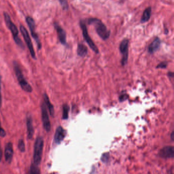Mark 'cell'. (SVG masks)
Wrapping results in <instances>:
<instances>
[{
	"label": "cell",
	"mask_w": 174,
	"mask_h": 174,
	"mask_svg": "<svg viewBox=\"0 0 174 174\" xmlns=\"http://www.w3.org/2000/svg\"><path fill=\"white\" fill-rule=\"evenodd\" d=\"M129 40L127 38L123 39L120 44V51L122 55L121 59V64L123 66H125L127 63L129 55Z\"/></svg>",
	"instance_id": "cell-7"
},
{
	"label": "cell",
	"mask_w": 174,
	"mask_h": 174,
	"mask_svg": "<svg viewBox=\"0 0 174 174\" xmlns=\"http://www.w3.org/2000/svg\"><path fill=\"white\" fill-rule=\"evenodd\" d=\"M60 4L64 10H68V3L66 1H59Z\"/></svg>",
	"instance_id": "cell-24"
},
{
	"label": "cell",
	"mask_w": 174,
	"mask_h": 174,
	"mask_svg": "<svg viewBox=\"0 0 174 174\" xmlns=\"http://www.w3.org/2000/svg\"><path fill=\"white\" fill-rule=\"evenodd\" d=\"M27 128L28 138L31 140L34 134V129L33 126L32 118L31 116H28L27 118Z\"/></svg>",
	"instance_id": "cell-15"
},
{
	"label": "cell",
	"mask_w": 174,
	"mask_h": 174,
	"mask_svg": "<svg viewBox=\"0 0 174 174\" xmlns=\"http://www.w3.org/2000/svg\"><path fill=\"white\" fill-rule=\"evenodd\" d=\"M77 53L79 56L81 57H86L88 53L87 46L83 44H79L77 46Z\"/></svg>",
	"instance_id": "cell-16"
},
{
	"label": "cell",
	"mask_w": 174,
	"mask_h": 174,
	"mask_svg": "<svg viewBox=\"0 0 174 174\" xmlns=\"http://www.w3.org/2000/svg\"><path fill=\"white\" fill-rule=\"evenodd\" d=\"M171 138L172 139V140H174V132L173 131L171 133Z\"/></svg>",
	"instance_id": "cell-30"
},
{
	"label": "cell",
	"mask_w": 174,
	"mask_h": 174,
	"mask_svg": "<svg viewBox=\"0 0 174 174\" xmlns=\"http://www.w3.org/2000/svg\"><path fill=\"white\" fill-rule=\"evenodd\" d=\"M20 31L22 33V36H23L24 40L26 42V44L28 48L29 49V52L30 53L31 56L34 59H36L35 52L34 51V48H33V46L31 38L29 36V33L27 30V29L22 25H20Z\"/></svg>",
	"instance_id": "cell-6"
},
{
	"label": "cell",
	"mask_w": 174,
	"mask_h": 174,
	"mask_svg": "<svg viewBox=\"0 0 174 174\" xmlns=\"http://www.w3.org/2000/svg\"><path fill=\"white\" fill-rule=\"evenodd\" d=\"M174 147L167 146L162 148L159 152V156L164 159L172 158L174 157Z\"/></svg>",
	"instance_id": "cell-10"
},
{
	"label": "cell",
	"mask_w": 174,
	"mask_h": 174,
	"mask_svg": "<svg viewBox=\"0 0 174 174\" xmlns=\"http://www.w3.org/2000/svg\"><path fill=\"white\" fill-rule=\"evenodd\" d=\"M14 155V149L13 145L11 142H8L6 145L4 151V156L6 162L10 163L12 160Z\"/></svg>",
	"instance_id": "cell-13"
},
{
	"label": "cell",
	"mask_w": 174,
	"mask_h": 174,
	"mask_svg": "<svg viewBox=\"0 0 174 174\" xmlns=\"http://www.w3.org/2000/svg\"><path fill=\"white\" fill-rule=\"evenodd\" d=\"M110 159V154L109 153H105L102 154L101 157L102 162L104 164H107L109 162Z\"/></svg>",
	"instance_id": "cell-21"
},
{
	"label": "cell",
	"mask_w": 174,
	"mask_h": 174,
	"mask_svg": "<svg viewBox=\"0 0 174 174\" xmlns=\"http://www.w3.org/2000/svg\"><path fill=\"white\" fill-rule=\"evenodd\" d=\"M43 97H44V104H45L46 107L49 110L51 116H53V115L54 114V107H53V105L50 102L49 98L48 96H47V94L46 93H44V94Z\"/></svg>",
	"instance_id": "cell-17"
},
{
	"label": "cell",
	"mask_w": 174,
	"mask_h": 174,
	"mask_svg": "<svg viewBox=\"0 0 174 174\" xmlns=\"http://www.w3.org/2000/svg\"><path fill=\"white\" fill-rule=\"evenodd\" d=\"M66 135V131L62 126L57 127L55 133L54 140L56 144H59L64 140Z\"/></svg>",
	"instance_id": "cell-12"
},
{
	"label": "cell",
	"mask_w": 174,
	"mask_h": 174,
	"mask_svg": "<svg viewBox=\"0 0 174 174\" xmlns=\"http://www.w3.org/2000/svg\"><path fill=\"white\" fill-rule=\"evenodd\" d=\"M2 150H1V145H0V161H1V158H2Z\"/></svg>",
	"instance_id": "cell-29"
},
{
	"label": "cell",
	"mask_w": 174,
	"mask_h": 174,
	"mask_svg": "<svg viewBox=\"0 0 174 174\" xmlns=\"http://www.w3.org/2000/svg\"><path fill=\"white\" fill-rule=\"evenodd\" d=\"M87 22L89 25H94L96 32L101 39L106 40L109 38L110 31L101 20L97 18L91 17L87 19Z\"/></svg>",
	"instance_id": "cell-1"
},
{
	"label": "cell",
	"mask_w": 174,
	"mask_h": 174,
	"mask_svg": "<svg viewBox=\"0 0 174 174\" xmlns=\"http://www.w3.org/2000/svg\"><path fill=\"white\" fill-rule=\"evenodd\" d=\"M2 103V94H1V78L0 77V108L1 107Z\"/></svg>",
	"instance_id": "cell-27"
},
{
	"label": "cell",
	"mask_w": 174,
	"mask_h": 174,
	"mask_svg": "<svg viewBox=\"0 0 174 174\" xmlns=\"http://www.w3.org/2000/svg\"><path fill=\"white\" fill-rule=\"evenodd\" d=\"M0 136L4 137L6 136L5 131L4 130L3 128H2L1 125V122H0Z\"/></svg>",
	"instance_id": "cell-26"
},
{
	"label": "cell",
	"mask_w": 174,
	"mask_h": 174,
	"mask_svg": "<svg viewBox=\"0 0 174 174\" xmlns=\"http://www.w3.org/2000/svg\"><path fill=\"white\" fill-rule=\"evenodd\" d=\"M167 62H161L160 63H159V64L157 65V67H156V68H166L167 67Z\"/></svg>",
	"instance_id": "cell-25"
},
{
	"label": "cell",
	"mask_w": 174,
	"mask_h": 174,
	"mask_svg": "<svg viewBox=\"0 0 174 174\" xmlns=\"http://www.w3.org/2000/svg\"><path fill=\"white\" fill-rule=\"evenodd\" d=\"M26 22L27 23L28 25L29 26V29L31 32V35L32 36L33 38L36 41V44H38V48L40 50L41 48V44L39 38L38 36V34L36 33L35 31V23L34 22V20L32 17L31 16H27L26 18Z\"/></svg>",
	"instance_id": "cell-8"
},
{
	"label": "cell",
	"mask_w": 174,
	"mask_h": 174,
	"mask_svg": "<svg viewBox=\"0 0 174 174\" xmlns=\"http://www.w3.org/2000/svg\"><path fill=\"white\" fill-rule=\"evenodd\" d=\"M62 119L67 120L68 118V112L70 110V107L67 104H64L62 107Z\"/></svg>",
	"instance_id": "cell-20"
},
{
	"label": "cell",
	"mask_w": 174,
	"mask_h": 174,
	"mask_svg": "<svg viewBox=\"0 0 174 174\" xmlns=\"http://www.w3.org/2000/svg\"><path fill=\"white\" fill-rule=\"evenodd\" d=\"M4 17L5 19V22L7 25V27L10 30L11 32L12 33L14 38V40L21 49L24 50L25 49V46L22 41L21 40L20 38H19V31L17 30V27L16 25L12 22L10 16L7 12H4Z\"/></svg>",
	"instance_id": "cell-2"
},
{
	"label": "cell",
	"mask_w": 174,
	"mask_h": 174,
	"mask_svg": "<svg viewBox=\"0 0 174 174\" xmlns=\"http://www.w3.org/2000/svg\"><path fill=\"white\" fill-rule=\"evenodd\" d=\"M54 27L56 30L58 38L60 43L63 45L67 44V34L65 30L57 22L54 23Z\"/></svg>",
	"instance_id": "cell-11"
},
{
	"label": "cell",
	"mask_w": 174,
	"mask_h": 174,
	"mask_svg": "<svg viewBox=\"0 0 174 174\" xmlns=\"http://www.w3.org/2000/svg\"><path fill=\"white\" fill-rule=\"evenodd\" d=\"M44 140L41 137H37L35 142L33 151L34 164L38 166L41 162L44 148Z\"/></svg>",
	"instance_id": "cell-4"
},
{
	"label": "cell",
	"mask_w": 174,
	"mask_h": 174,
	"mask_svg": "<svg viewBox=\"0 0 174 174\" xmlns=\"http://www.w3.org/2000/svg\"><path fill=\"white\" fill-rule=\"evenodd\" d=\"M13 65L16 77L19 82V84L21 86V88L26 92H32L33 91L32 87H31L30 84L27 82V81L26 80V79L25 78L19 64L16 62H14L13 63Z\"/></svg>",
	"instance_id": "cell-3"
},
{
	"label": "cell",
	"mask_w": 174,
	"mask_h": 174,
	"mask_svg": "<svg viewBox=\"0 0 174 174\" xmlns=\"http://www.w3.org/2000/svg\"><path fill=\"white\" fill-rule=\"evenodd\" d=\"M168 76L169 77H171V78L174 77V73L172 72H169L168 73Z\"/></svg>",
	"instance_id": "cell-28"
},
{
	"label": "cell",
	"mask_w": 174,
	"mask_h": 174,
	"mask_svg": "<svg viewBox=\"0 0 174 174\" xmlns=\"http://www.w3.org/2000/svg\"><path fill=\"white\" fill-rule=\"evenodd\" d=\"M128 97H129V96H128V94H127L125 91H123L119 96V101L121 102H123L124 101H126V100H127Z\"/></svg>",
	"instance_id": "cell-22"
},
{
	"label": "cell",
	"mask_w": 174,
	"mask_h": 174,
	"mask_svg": "<svg viewBox=\"0 0 174 174\" xmlns=\"http://www.w3.org/2000/svg\"><path fill=\"white\" fill-rule=\"evenodd\" d=\"M151 15V7H148L145 9L143 11L142 18L140 19V22L142 23H145L148 22L150 20Z\"/></svg>",
	"instance_id": "cell-18"
},
{
	"label": "cell",
	"mask_w": 174,
	"mask_h": 174,
	"mask_svg": "<svg viewBox=\"0 0 174 174\" xmlns=\"http://www.w3.org/2000/svg\"><path fill=\"white\" fill-rule=\"evenodd\" d=\"M18 148L21 152H24L25 151V144L24 143V140H19Z\"/></svg>",
	"instance_id": "cell-23"
},
{
	"label": "cell",
	"mask_w": 174,
	"mask_h": 174,
	"mask_svg": "<svg viewBox=\"0 0 174 174\" xmlns=\"http://www.w3.org/2000/svg\"><path fill=\"white\" fill-rule=\"evenodd\" d=\"M161 44V39L158 37L155 38L154 39L153 41H152L148 46V53L152 54L157 51L160 46Z\"/></svg>",
	"instance_id": "cell-14"
},
{
	"label": "cell",
	"mask_w": 174,
	"mask_h": 174,
	"mask_svg": "<svg viewBox=\"0 0 174 174\" xmlns=\"http://www.w3.org/2000/svg\"><path fill=\"white\" fill-rule=\"evenodd\" d=\"M28 174H40V171L38 166L33 164L30 166Z\"/></svg>",
	"instance_id": "cell-19"
},
{
	"label": "cell",
	"mask_w": 174,
	"mask_h": 174,
	"mask_svg": "<svg viewBox=\"0 0 174 174\" xmlns=\"http://www.w3.org/2000/svg\"><path fill=\"white\" fill-rule=\"evenodd\" d=\"M41 118L43 122V126L44 130L46 132L50 131L51 128V122L50 121L49 114H48L46 106L44 103H42L41 105Z\"/></svg>",
	"instance_id": "cell-9"
},
{
	"label": "cell",
	"mask_w": 174,
	"mask_h": 174,
	"mask_svg": "<svg viewBox=\"0 0 174 174\" xmlns=\"http://www.w3.org/2000/svg\"><path fill=\"white\" fill-rule=\"evenodd\" d=\"M80 26L82 29V35L83 36L84 39L86 40L87 44H88L89 46L91 48V49L96 54H98L99 52V49L97 46H96V44H94V41H92L91 36H89L87 31V26L82 20L80 21Z\"/></svg>",
	"instance_id": "cell-5"
}]
</instances>
